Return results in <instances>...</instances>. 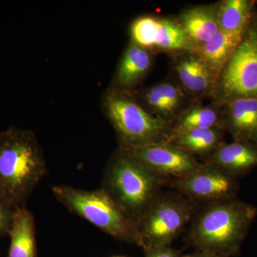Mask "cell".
<instances>
[{"label": "cell", "instance_id": "cell-1", "mask_svg": "<svg viewBox=\"0 0 257 257\" xmlns=\"http://www.w3.org/2000/svg\"><path fill=\"white\" fill-rule=\"evenodd\" d=\"M256 216L255 206L236 197L205 204L193 216L187 243L196 251L237 256Z\"/></svg>", "mask_w": 257, "mask_h": 257}, {"label": "cell", "instance_id": "cell-2", "mask_svg": "<svg viewBox=\"0 0 257 257\" xmlns=\"http://www.w3.org/2000/svg\"><path fill=\"white\" fill-rule=\"evenodd\" d=\"M47 163L32 131L11 126L0 133V198L18 209L45 177Z\"/></svg>", "mask_w": 257, "mask_h": 257}, {"label": "cell", "instance_id": "cell-3", "mask_svg": "<svg viewBox=\"0 0 257 257\" xmlns=\"http://www.w3.org/2000/svg\"><path fill=\"white\" fill-rule=\"evenodd\" d=\"M166 180L119 147L106 164L101 188L138 224Z\"/></svg>", "mask_w": 257, "mask_h": 257}, {"label": "cell", "instance_id": "cell-4", "mask_svg": "<svg viewBox=\"0 0 257 257\" xmlns=\"http://www.w3.org/2000/svg\"><path fill=\"white\" fill-rule=\"evenodd\" d=\"M101 106L121 148L170 142V125L149 112L133 92L109 87L102 95Z\"/></svg>", "mask_w": 257, "mask_h": 257}, {"label": "cell", "instance_id": "cell-5", "mask_svg": "<svg viewBox=\"0 0 257 257\" xmlns=\"http://www.w3.org/2000/svg\"><path fill=\"white\" fill-rule=\"evenodd\" d=\"M56 199L71 212L114 239L141 246L138 224L104 190H87L66 184L55 185Z\"/></svg>", "mask_w": 257, "mask_h": 257}, {"label": "cell", "instance_id": "cell-6", "mask_svg": "<svg viewBox=\"0 0 257 257\" xmlns=\"http://www.w3.org/2000/svg\"><path fill=\"white\" fill-rule=\"evenodd\" d=\"M195 204L177 194H160L138 222L141 247L172 246L196 212Z\"/></svg>", "mask_w": 257, "mask_h": 257}, {"label": "cell", "instance_id": "cell-7", "mask_svg": "<svg viewBox=\"0 0 257 257\" xmlns=\"http://www.w3.org/2000/svg\"><path fill=\"white\" fill-rule=\"evenodd\" d=\"M211 96L219 104L236 98H257V12Z\"/></svg>", "mask_w": 257, "mask_h": 257}, {"label": "cell", "instance_id": "cell-8", "mask_svg": "<svg viewBox=\"0 0 257 257\" xmlns=\"http://www.w3.org/2000/svg\"><path fill=\"white\" fill-rule=\"evenodd\" d=\"M170 181L176 191L194 204H207L233 199L239 189L238 179L204 163L192 173Z\"/></svg>", "mask_w": 257, "mask_h": 257}, {"label": "cell", "instance_id": "cell-9", "mask_svg": "<svg viewBox=\"0 0 257 257\" xmlns=\"http://www.w3.org/2000/svg\"><path fill=\"white\" fill-rule=\"evenodd\" d=\"M130 41L151 51L170 55L195 51L187 34L174 19L145 15L135 19L130 27Z\"/></svg>", "mask_w": 257, "mask_h": 257}, {"label": "cell", "instance_id": "cell-10", "mask_svg": "<svg viewBox=\"0 0 257 257\" xmlns=\"http://www.w3.org/2000/svg\"><path fill=\"white\" fill-rule=\"evenodd\" d=\"M124 150L166 179L184 177L201 165L195 157L170 142Z\"/></svg>", "mask_w": 257, "mask_h": 257}, {"label": "cell", "instance_id": "cell-11", "mask_svg": "<svg viewBox=\"0 0 257 257\" xmlns=\"http://www.w3.org/2000/svg\"><path fill=\"white\" fill-rule=\"evenodd\" d=\"M175 82L192 99L211 96L216 79L210 69L195 51L172 55Z\"/></svg>", "mask_w": 257, "mask_h": 257}, {"label": "cell", "instance_id": "cell-12", "mask_svg": "<svg viewBox=\"0 0 257 257\" xmlns=\"http://www.w3.org/2000/svg\"><path fill=\"white\" fill-rule=\"evenodd\" d=\"M138 101L149 112L170 125L195 102L175 81L158 83L142 90Z\"/></svg>", "mask_w": 257, "mask_h": 257}, {"label": "cell", "instance_id": "cell-13", "mask_svg": "<svg viewBox=\"0 0 257 257\" xmlns=\"http://www.w3.org/2000/svg\"><path fill=\"white\" fill-rule=\"evenodd\" d=\"M204 160V164L214 166L239 179L257 167V145L250 140L224 142Z\"/></svg>", "mask_w": 257, "mask_h": 257}, {"label": "cell", "instance_id": "cell-14", "mask_svg": "<svg viewBox=\"0 0 257 257\" xmlns=\"http://www.w3.org/2000/svg\"><path fill=\"white\" fill-rule=\"evenodd\" d=\"M219 105L223 130L233 140H250L257 128V98H236Z\"/></svg>", "mask_w": 257, "mask_h": 257}, {"label": "cell", "instance_id": "cell-15", "mask_svg": "<svg viewBox=\"0 0 257 257\" xmlns=\"http://www.w3.org/2000/svg\"><path fill=\"white\" fill-rule=\"evenodd\" d=\"M153 52L130 41L116 67L109 87L133 92L150 72Z\"/></svg>", "mask_w": 257, "mask_h": 257}, {"label": "cell", "instance_id": "cell-16", "mask_svg": "<svg viewBox=\"0 0 257 257\" xmlns=\"http://www.w3.org/2000/svg\"><path fill=\"white\" fill-rule=\"evenodd\" d=\"M176 20L183 28L197 52L219 30L218 4L186 8Z\"/></svg>", "mask_w": 257, "mask_h": 257}, {"label": "cell", "instance_id": "cell-17", "mask_svg": "<svg viewBox=\"0 0 257 257\" xmlns=\"http://www.w3.org/2000/svg\"><path fill=\"white\" fill-rule=\"evenodd\" d=\"M9 236L8 257H37L36 222L35 216L26 207L15 211Z\"/></svg>", "mask_w": 257, "mask_h": 257}, {"label": "cell", "instance_id": "cell-18", "mask_svg": "<svg viewBox=\"0 0 257 257\" xmlns=\"http://www.w3.org/2000/svg\"><path fill=\"white\" fill-rule=\"evenodd\" d=\"M243 36L219 30L197 51L214 74L216 82Z\"/></svg>", "mask_w": 257, "mask_h": 257}, {"label": "cell", "instance_id": "cell-19", "mask_svg": "<svg viewBox=\"0 0 257 257\" xmlns=\"http://www.w3.org/2000/svg\"><path fill=\"white\" fill-rule=\"evenodd\" d=\"M218 4L219 30L244 35L256 14L253 0H223Z\"/></svg>", "mask_w": 257, "mask_h": 257}, {"label": "cell", "instance_id": "cell-20", "mask_svg": "<svg viewBox=\"0 0 257 257\" xmlns=\"http://www.w3.org/2000/svg\"><path fill=\"white\" fill-rule=\"evenodd\" d=\"M224 133L219 127L193 130L174 135L170 142L193 156L204 159L224 143Z\"/></svg>", "mask_w": 257, "mask_h": 257}, {"label": "cell", "instance_id": "cell-21", "mask_svg": "<svg viewBox=\"0 0 257 257\" xmlns=\"http://www.w3.org/2000/svg\"><path fill=\"white\" fill-rule=\"evenodd\" d=\"M214 127L222 128L220 105L216 103L202 105L194 102L171 125V138L190 130Z\"/></svg>", "mask_w": 257, "mask_h": 257}, {"label": "cell", "instance_id": "cell-22", "mask_svg": "<svg viewBox=\"0 0 257 257\" xmlns=\"http://www.w3.org/2000/svg\"><path fill=\"white\" fill-rule=\"evenodd\" d=\"M16 211L0 198V239L9 236Z\"/></svg>", "mask_w": 257, "mask_h": 257}, {"label": "cell", "instance_id": "cell-23", "mask_svg": "<svg viewBox=\"0 0 257 257\" xmlns=\"http://www.w3.org/2000/svg\"><path fill=\"white\" fill-rule=\"evenodd\" d=\"M145 257H181L180 251L172 246H145Z\"/></svg>", "mask_w": 257, "mask_h": 257}, {"label": "cell", "instance_id": "cell-24", "mask_svg": "<svg viewBox=\"0 0 257 257\" xmlns=\"http://www.w3.org/2000/svg\"><path fill=\"white\" fill-rule=\"evenodd\" d=\"M181 257H220L216 256L213 253L207 252V251H196L195 252L188 253L186 255H181Z\"/></svg>", "mask_w": 257, "mask_h": 257}, {"label": "cell", "instance_id": "cell-25", "mask_svg": "<svg viewBox=\"0 0 257 257\" xmlns=\"http://www.w3.org/2000/svg\"><path fill=\"white\" fill-rule=\"evenodd\" d=\"M250 141L253 142V143L257 145V128L256 130H255L254 133H253L251 139H250Z\"/></svg>", "mask_w": 257, "mask_h": 257}, {"label": "cell", "instance_id": "cell-26", "mask_svg": "<svg viewBox=\"0 0 257 257\" xmlns=\"http://www.w3.org/2000/svg\"><path fill=\"white\" fill-rule=\"evenodd\" d=\"M114 257H124V256H114Z\"/></svg>", "mask_w": 257, "mask_h": 257}]
</instances>
